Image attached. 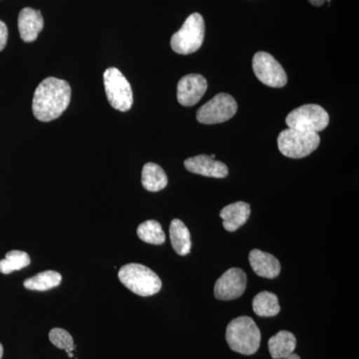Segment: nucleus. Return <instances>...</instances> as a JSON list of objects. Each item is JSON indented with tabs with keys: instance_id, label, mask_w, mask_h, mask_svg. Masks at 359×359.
<instances>
[{
	"instance_id": "f257e3e1",
	"label": "nucleus",
	"mask_w": 359,
	"mask_h": 359,
	"mask_svg": "<svg viewBox=\"0 0 359 359\" xmlns=\"http://www.w3.org/2000/svg\"><path fill=\"white\" fill-rule=\"evenodd\" d=\"M70 100L71 87L68 82L55 77L46 78L35 90L33 115L39 121H53L67 109Z\"/></svg>"
},
{
	"instance_id": "f03ea898",
	"label": "nucleus",
	"mask_w": 359,
	"mask_h": 359,
	"mask_svg": "<svg viewBox=\"0 0 359 359\" xmlns=\"http://www.w3.org/2000/svg\"><path fill=\"white\" fill-rule=\"evenodd\" d=\"M261 339L259 328L250 316L235 318L226 327V342L236 353L252 355L259 351Z\"/></svg>"
},
{
	"instance_id": "7ed1b4c3",
	"label": "nucleus",
	"mask_w": 359,
	"mask_h": 359,
	"mask_svg": "<svg viewBox=\"0 0 359 359\" xmlns=\"http://www.w3.org/2000/svg\"><path fill=\"white\" fill-rule=\"evenodd\" d=\"M118 276L127 289L140 297H151L162 289V280L159 276L143 264H125L120 269Z\"/></svg>"
},
{
	"instance_id": "20e7f679",
	"label": "nucleus",
	"mask_w": 359,
	"mask_h": 359,
	"mask_svg": "<svg viewBox=\"0 0 359 359\" xmlns=\"http://www.w3.org/2000/svg\"><path fill=\"white\" fill-rule=\"evenodd\" d=\"M320 143V137L318 133L292 128L283 130L278 138L280 153L292 159H302L311 155Z\"/></svg>"
},
{
	"instance_id": "39448f33",
	"label": "nucleus",
	"mask_w": 359,
	"mask_h": 359,
	"mask_svg": "<svg viewBox=\"0 0 359 359\" xmlns=\"http://www.w3.org/2000/svg\"><path fill=\"white\" fill-rule=\"evenodd\" d=\"M205 21L200 13H192L171 39L172 49L182 55L195 53L204 43Z\"/></svg>"
},
{
	"instance_id": "423d86ee",
	"label": "nucleus",
	"mask_w": 359,
	"mask_h": 359,
	"mask_svg": "<svg viewBox=\"0 0 359 359\" xmlns=\"http://www.w3.org/2000/svg\"><path fill=\"white\" fill-rule=\"evenodd\" d=\"M104 86L110 105L114 109L126 112L133 105V91L128 80L117 68H108L104 72Z\"/></svg>"
},
{
	"instance_id": "0eeeda50",
	"label": "nucleus",
	"mask_w": 359,
	"mask_h": 359,
	"mask_svg": "<svg viewBox=\"0 0 359 359\" xmlns=\"http://www.w3.org/2000/svg\"><path fill=\"white\" fill-rule=\"evenodd\" d=\"M285 123L289 128L318 133L327 128L330 115L320 105L306 104L292 110L287 115Z\"/></svg>"
},
{
	"instance_id": "6e6552de",
	"label": "nucleus",
	"mask_w": 359,
	"mask_h": 359,
	"mask_svg": "<svg viewBox=\"0 0 359 359\" xmlns=\"http://www.w3.org/2000/svg\"><path fill=\"white\" fill-rule=\"evenodd\" d=\"M237 110V102L230 94L219 93L198 110L197 119L203 124H219L233 118Z\"/></svg>"
},
{
	"instance_id": "1a4fd4ad",
	"label": "nucleus",
	"mask_w": 359,
	"mask_h": 359,
	"mask_svg": "<svg viewBox=\"0 0 359 359\" xmlns=\"http://www.w3.org/2000/svg\"><path fill=\"white\" fill-rule=\"evenodd\" d=\"M252 69L257 79L273 88H282L287 83V76L282 65L266 52H257L252 58Z\"/></svg>"
},
{
	"instance_id": "9d476101",
	"label": "nucleus",
	"mask_w": 359,
	"mask_h": 359,
	"mask_svg": "<svg viewBox=\"0 0 359 359\" xmlns=\"http://www.w3.org/2000/svg\"><path fill=\"white\" fill-rule=\"evenodd\" d=\"M247 275L243 269L233 268L224 271L215 285L214 294L219 301H231L244 294Z\"/></svg>"
},
{
	"instance_id": "9b49d317",
	"label": "nucleus",
	"mask_w": 359,
	"mask_h": 359,
	"mask_svg": "<svg viewBox=\"0 0 359 359\" xmlns=\"http://www.w3.org/2000/svg\"><path fill=\"white\" fill-rule=\"evenodd\" d=\"M207 88V80L202 75H186L180 79L177 87V99L181 105L190 107L199 102Z\"/></svg>"
},
{
	"instance_id": "f8f14e48",
	"label": "nucleus",
	"mask_w": 359,
	"mask_h": 359,
	"mask_svg": "<svg viewBox=\"0 0 359 359\" xmlns=\"http://www.w3.org/2000/svg\"><path fill=\"white\" fill-rule=\"evenodd\" d=\"M184 165L191 173L211 177V178H226L229 174L226 165L212 159L211 156L199 155L189 158L184 162Z\"/></svg>"
},
{
	"instance_id": "ddd939ff",
	"label": "nucleus",
	"mask_w": 359,
	"mask_h": 359,
	"mask_svg": "<svg viewBox=\"0 0 359 359\" xmlns=\"http://www.w3.org/2000/svg\"><path fill=\"white\" fill-rule=\"evenodd\" d=\"M44 21L39 11L25 7L18 16V30L21 39L25 42H33L37 39L43 29Z\"/></svg>"
},
{
	"instance_id": "4468645a",
	"label": "nucleus",
	"mask_w": 359,
	"mask_h": 359,
	"mask_svg": "<svg viewBox=\"0 0 359 359\" xmlns=\"http://www.w3.org/2000/svg\"><path fill=\"white\" fill-rule=\"evenodd\" d=\"M250 266L257 276L273 280L280 273V264L273 255L252 250L249 256Z\"/></svg>"
},
{
	"instance_id": "2eb2a0df",
	"label": "nucleus",
	"mask_w": 359,
	"mask_h": 359,
	"mask_svg": "<svg viewBox=\"0 0 359 359\" xmlns=\"http://www.w3.org/2000/svg\"><path fill=\"white\" fill-rule=\"evenodd\" d=\"M250 205L245 202H236L226 205L221 212L219 217L223 219L224 230L236 231L244 226L250 218Z\"/></svg>"
},
{
	"instance_id": "dca6fc26",
	"label": "nucleus",
	"mask_w": 359,
	"mask_h": 359,
	"mask_svg": "<svg viewBox=\"0 0 359 359\" xmlns=\"http://www.w3.org/2000/svg\"><path fill=\"white\" fill-rule=\"evenodd\" d=\"M297 339L292 332L282 330L269 340V351L273 359H285L294 353Z\"/></svg>"
},
{
	"instance_id": "f3484780",
	"label": "nucleus",
	"mask_w": 359,
	"mask_h": 359,
	"mask_svg": "<svg viewBox=\"0 0 359 359\" xmlns=\"http://www.w3.org/2000/svg\"><path fill=\"white\" fill-rule=\"evenodd\" d=\"M170 238L175 252L179 256L190 254L192 248L190 231L181 219H174L170 224Z\"/></svg>"
},
{
	"instance_id": "a211bd4d",
	"label": "nucleus",
	"mask_w": 359,
	"mask_h": 359,
	"mask_svg": "<svg viewBox=\"0 0 359 359\" xmlns=\"http://www.w3.org/2000/svg\"><path fill=\"white\" fill-rule=\"evenodd\" d=\"M142 185L149 192H159L168 185L167 175L159 165L147 163L142 171Z\"/></svg>"
},
{
	"instance_id": "6ab92c4d",
	"label": "nucleus",
	"mask_w": 359,
	"mask_h": 359,
	"mask_svg": "<svg viewBox=\"0 0 359 359\" xmlns=\"http://www.w3.org/2000/svg\"><path fill=\"white\" fill-rule=\"evenodd\" d=\"M252 309L262 318L276 316L280 311L278 297L271 292H262L252 299Z\"/></svg>"
},
{
	"instance_id": "aec40b11",
	"label": "nucleus",
	"mask_w": 359,
	"mask_h": 359,
	"mask_svg": "<svg viewBox=\"0 0 359 359\" xmlns=\"http://www.w3.org/2000/svg\"><path fill=\"white\" fill-rule=\"evenodd\" d=\"M61 280H62V276L57 271H45L32 278H27L23 285L27 290L45 292V290L58 287Z\"/></svg>"
},
{
	"instance_id": "412c9836",
	"label": "nucleus",
	"mask_w": 359,
	"mask_h": 359,
	"mask_svg": "<svg viewBox=\"0 0 359 359\" xmlns=\"http://www.w3.org/2000/svg\"><path fill=\"white\" fill-rule=\"evenodd\" d=\"M137 235L143 242L151 245H162L166 241L162 226L154 219H149L142 223L137 229Z\"/></svg>"
},
{
	"instance_id": "4be33fe9",
	"label": "nucleus",
	"mask_w": 359,
	"mask_h": 359,
	"mask_svg": "<svg viewBox=\"0 0 359 359\" xmlns=\"http://www.w3.org/2000/svg\"><path fill=\"white\" fill-rule=\"evenodd\" d=\"M30 264V257L27 252L21 250H11L7 252L6 259L0 261V273L9 275L13 271H20Z\"/></svg>"
},
{
	"instance_id": "5701e85b",
	"label": "nucleus",
	"mask_w": 359,
	"mask_h": 359,
	"mask_svg": "<svg viewBox=\"0 0 359 359\" xmlns=\"http://www.w3.org/2000/svg\"><path fill=\"white\" fill-rule=\"evenodd\" d=\"M49 339L52 344L60 349H65L66 353H72L75 349L74 341L69 332L62 328H53L49 332Z\"/></svg>"
},
{
	"instance_id": "b1692460",
	"label": "nucleus",
	"mask_w": 359,
	"mask_h": 359,
	"mask_svg": "<svg viewBox=\"0 0 359 359\" xmlns=\"http://www.w3.org/2000/svg\"><path fill=\"white\" fill-rule=\"evenodd\" d=\"M7 39H8V29L6 23L0 20V51L6 48Z\"/></svg>"
},
{
	"instance_id": "393cba45",
	"label": "nucleus",
	"mask_w": 359,
	"mask_h": 359,
	"mask_svg": "<svg viewBox=\"0 0 359 359\" xmlns=\"http://www.w3.org/2000/svg\"><path fill=\"white\" fill-rule=\"evenodd\" d=\"M327 1V0H309V2H311L313 6H323L325 2Z\"/></svg>"
},
{
	"instance_id": "a878e982",
	"label": "nucleus",
	"mask_w": 359,
	"mask_h": 359,
	"mask_svg": "<svg viewBox=\"0 0 359 359\" xmlns=\"http://www.w3.org/2000/svg\"><path fill=\"white\" fill-rule=\"evenodd\" d=\"M285 359H301V358H299V356L297 355V354L292 353V354H290L289 358H287Z\"/></svg>"
},
{
	"instance_id": "bb28decb",
	"label": "nucleus",
	"mask_w": 359,
	"mask_h": 359,
	"mask_svg": "<svg viewBox=\"0 0 359 359\" xmlns=\"http://www.w3.org/2000/svg\"><path fill=\"white\" fill-rule=\"evenodd\" d=\"M2 356H4V346L0 344V359L2 358Z\"/></svg>"
},
{
	"instance_id": "cd10ccee",
	"label": "nucleus",
	"mask_w": 359,
	"mask_h": 359,
	"mask_svg": "<svg viewBox=\"0 0 359 359\" xmlns=\"http://www.w3.org/2000/svg\"><path fill=\"white\" fill-rule=\"evenodd\" d=\"M68 356H69V358H74V354H73L72 353H68Z\"/></svg>"
},
{
	"instance_id": "c85d7f7f",
	"label": "nucleus",
	"mask_w": 359,
	"mask_h": 359,
	"mask_svg": "<svg viewBox=\"0 0 359 359\" xmlns=\"http://www.w3.org/2000/svg\"><path fill=\"white\" fill-rule=\"evenodd\" d=\"M211 157L212 158V159H215V158H216V155L212 154Z\"/></svg>"
}]
</instances>
